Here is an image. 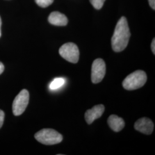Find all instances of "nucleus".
Returning a JSON list of instances; mask_svg holds the SVG:
<instances>
[{
  "label": "nucleus",
  "instance_id": "1",
  "mask_svg": "<svg viewBox=\"0 0 155 155\" xmlns=\"http://www.w3.org/2000/svg\"><path fill=\"white\" fill-rule=\"evenodd\" d=\"M130 37V30L126 17H122L117 22L111 38V47L114 51L121 52L127 47Z\"/></svg>",
  "mask_w": 155,
  "mask_h": 155
},
{
  "label": "nucleus",
  "instance_id": "2",
  "mask_svg": "<svg viewBox=\"0 0 155 155\" xmlns=\"http://www.w3.org/2000/svg\"><path fill=\"white\" fill-rule=\"evenodd\" d=\"M147 81L146 73L142 70H137L125 78L122 82V86L127 90H134L143 87Z\"/></svg>",
  "mask_w": 155,
  "mask_h": 155
},
{
  "label": "nucleus",
  "instance_id": "3",
  "mask_svg": "<svg viewBox=\"0 0 155 155\" xmlns=\"http://www.w3.org/2000/svg\"><path fill=\"white\" fill-rule=\"evenodd\" d=\"M37 141L41 144L51 145L59 144L63 140V136L52 129H43L35 134Z\"/></svg>",
  "mask_w": 155,
  "mask_h": 155
},
{
  "label": "nucleus",
  "instance_id": "4",
  "mask_svg": "<svg viewBox=\"0 0 155 155\" xmlns=\"http://www.w3.org/2000/svg\"><path fill=\"white\" fill-rule=\"evenodd\" d=\"M29 94L28 90L23 89L13 101L12 109L15 116H18L24 112L29 103Z\"/></svg>",
  "mask_w": 155,
  "mask_h": 155
},
{
  "label": "nucleus",
  "instance_id": "5",
  "mask_svg": "<svg viewBox=\"0 0 155 155\" xmlns=\"http://www.w3.org/2000/svg\"><path fill=\"white\" fill-rule=\"evenodd\" d=\"M59 54L67 61L77 63L79 58V51L77 45L73 43L63 45L59 51Z\"/></svg>",
  "mask_w": 155,
  "mask_h": 155
},
{
  "label": "nucleus",
  "instance_id": "6",
  "mask_svg": "<svg viewBox=\"0 0 155 155\" xmlns=\"http://www.w3.org/2000/svg\"><path fill=\"white\" fill-rule=\"evenodd\" d=\"M106 74V64L102 59H95L91 67V81L93 83L101 82Z\"/></svg>",
  "mask_w": 155,
  "mask_h": 155
},
{
  "label": "nucleus",
  "instance_id": "7",
  "mask_svg": "<svg viewBox=\"0 0 155 155\" xmlns=\"http://www.w3.org/2000/svg\"><path fill=\"white\" fill-rule=\"evenodd\" d=\"M134 127L140 132L149 135L153 130L154 124L150 118L143 117L135 122Z\"/></svg>",
  "mask_w": 155,
  "mask_h": 155
},
{
  "label": "nucleus",
  "instance_id": "8",
  "mask_svg": "<svg viewBox=\"0 0 155 155\" xmlns=\"http://www.w3.org/2000/svg\"><path fill=\"white\" fill-rule=\"evenodd\" d=\"M105 111V106L103 105H98L86 111L85 113V120L88 124H91L94 120L102 116Z\"/></svg>",
  "mask_w": 155,
  "mask_h": 155
},
{
  "label": "nucleus",
  "instance_id": "9",
  "mask_svg": "<svg viewBox=\"0 0 155 155\" xmlns=\"http://www.w3.org/2000/svg\"><path fill=\"white\" fill-rule=\"evenodd\" d=\"M48 21L56 26H66L68 23V19L63 13L59 12H53L48 17Z\"/></svg>",
  "mask_w": 155,
  "mask_h": 155
},
{
  "label": "nucleus",
  "instance_id": "10",
  "mask_svg": "<svg viewBox=\"0 0 155 155\" xmlns=\"http://www.w3.org/2000/svg\"><path fill=\"white\" fill-rule=\"evenodd\" d=\"M107 123L111 129L116 132L121 131L125 127V122L122 118L114 114L109 117Z\"/></svg>",
  "mask_w": 155,
  "mask_h": 155
},
{
  "label": "nucleus",
  "instance_id": "11",
  "mask_svg": "<svg viewBox=\"0 0 155 155\" xmlns=\"http://www.w3.org/2000/svg\"><path fill=\"white\" fill-rule=\"evenodd\" d=\"M65 83V80L63 78H56L50 84V88L51 90H56L61 87Z\"/></svg>",
  "mask_w": 155,
  "mask_h": 155
},
{
  "label": "nucleus",
  "instance_id": "12",
  "mask_svg": "<svg viewBox=\"0 0 155 155\" xmlns=\"http://www.w3.org/2000/svg\"><path fill=\"white\" fill-rule=\"evenodd\" d=\"M105 0H90L91 5L96 9H100L104 4Z\"/></svg>",
  "mask_w": 155,
  "mask_h": 155
},
{
  "label": "nucleus",
  "instance_id": "13",
  "mask_svg": "<svg viewBox=\"0 0 155 155\" xmlns=\"http://www.w3.org/2000/svg\"><path fill=\"white\" fill-rule=\"evenodd\" d=\"M54 0H35L36 3L41 8H46L51 5Z\"/></svg>",
  "mask_w": 155,
  "mask_h": 155
},
{
  "label": "nucleus",
  "instance_id": "14",
  "mask_svg": "<svg viewBox=\"0 0 155 155\" xmlns=\"http://www.w3.org/2000/svg\"><path fill=\"white\" fill-rule=\"evenodd\" d=\"M4 118H5L4 112L2 110H0V128L3 125L4 121Z\"/></svg>",
  "mask_w": 155,
  "mask_h": 155
},
{
  "label": "nucleus",
  "instance_id": "15",
  "mask_svg": "<svg viewBox=\"0 0 155 155\" xmlns=\"http://www.w3.org/2000/svg\"><path fill=\"white\" fill-rule=\"evenodd\" d=\"M151 50L153 54H155V39H153L152 44H151Z\"/></svg>",
  "mask_w": 155,
  "mask_h": 155
},
{
  "label": "nucleus",
  "instance_id": "16",
  "mask_svg": "<svg viewBox=\"0 0 155 155\" xmlns=\"http://www.w3.org/2000/svg\"><path fill=\"white\" fill-rule=\"evenodd\" d=\"M149 4H150V7L155 10V0H148Z\"/></svg>",
  "mask_w": 155,
  "mask_h": 155
},
{
  "label": "nucleus",
  "instance_id": "17",
  "mask_svg": "<svg viewBox=\"0 0 155 155\" xmlns=\"http://www.w3.org/2000/svg\"><path fill=\"white\" fill-rule=\"evenodd\" d=\"M4 64L0 61V75L4 72Z\"/></svg>",
  "mask_w": 155,
  "mask_h": 155
},
{
  "label": "nucleus",
  "instance_id": "18",
  "mask_svg": "<svg viewBox=\"0 0 155 155\" xmlns=\"http://www.w3.org/2000/svg\"><path fill=\"white\" fill-rule=\"evenodd\" d=\"M1 17H0V37L1 36Z\"/></svg>",
  "mask_w": 155,
  "mask_h": 155
}]
</instances>
